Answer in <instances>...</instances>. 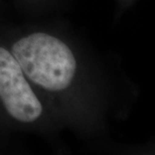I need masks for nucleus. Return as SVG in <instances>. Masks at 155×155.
Here are the masks:
<instances>
[{"label": "nucleus", "mask_w": 155, "mask_h": 155, "mask_svg": "<svg viewBox=\"0 0 155 155\" xmlns=\"http://www.w3.org/2000/svg\"><path fill=\"white\" fill-rule=\"evenodd\" d=\"M12 55L22 72L48 91H63L71 85L77 61L66 43L42 32L20 38L12 46Z\"/></svg>", "instance_id": "obj_1"}, {"label": "nucleus", "mask_w": 155, "mask_h": 155, "mask_svg": "<svg viewBox=\"0 0 155 155\" xmlns=\"http://www.w3.org/2000/svg\"><path fill=\"white\" fill-rule=\"evenodd\" d=\"M0 99L6 111L20 122H33L42 113L41 104L19 64L3 48H0Z\"/></svg>", "instance_id": "obj_2"}]
</instances>
